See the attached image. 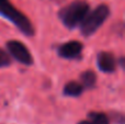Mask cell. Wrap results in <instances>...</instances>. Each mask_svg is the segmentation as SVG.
<instances>
[{
    "mask_svg": "<svg viewBox=\"0 0 125 124\" xmlns=\"http://www.w3.org/2000/svg\"><path fill=\"white\" fill-rule=\"evenodd\" d=\"M89 10H90L89 4L86 1L76 0L62 9L59 12V18L66 26L75 28V26L81 24L86 15L88 14Z\"/></svg>",
    "mask_w": 125,
    "mask_h": 124,
    "instance_id": "1",
    "label": "cell"
},
{
    "mask_svg": "<svg viewBox=\"0 0 125 124\" xmlns=\"http://www.w3.org/2000/svg\"><path fill=\"white\" fill-rule=\"evenodd\" d=\"M0 14L3 15L8 20H10L25 35H29V36L33 35L34 29H33V25L30 22V20L21 11L18 10L13 4H11L8 0L0 1Z\"/></svg>",
    "mask_w": 125,
    "mask_h": 124,
    "instance_id": "2",
    "label": "cell"
},
{
    "mask_svg": "<svg viewBox=\"0 0 125 124\" xmlns=\"http://www.w3.org/2000/svg\"><path fill=\"white\" fill-rule=\"evenodd\" d=\"M109 14H110V9L106 4H100L94 10L89 11L80 24V29L83 35L89 36L92 33H94L106 20Z\"/></svg>",
    "mask_w": 125,
    "mask_h": 124,
    "instance_id": "3",
    "label": "cell"
},
{
    "mask_svg": "<svg viewBox=\"0 0 125 124\" xmlns=\"http://www.w3.org/2000/svg\"><path fill=\"white\" fill-rule=\"evenodd\" d=\"M8 51L18 62L25 65H31L33 63V58L30 51L25 47L23 43L19 41H10L7 44Z\"/></svg>",
    "mask_w": 125,
    "mask_h": 124,
    "instance_id": "4",
    "label": "cell"
},
{
    "mask_svg": "<svg viewBox=\"0 0 125 124\" xmlns=\"http://www.w3.org/2000/svg\"><path fill=\"white\" fill-rule=\"evenodd\" d=\"M82 51V44L78 41H70L62 44L59 47L58 53L64 58H76Z\"/></svg>",
    "mask_w": 125,
    "mask_h": 124,
    "instance_id": "5",
    "label": "cell"
},
{
    "mask_svg": "<svg viewBox=\"0 0 125 124\" xmlns=\"http://www.w3.org/2000/svg\"><path fill=\"white\" fill-rule=\"evenodd\" d=\"M116 62L111 53L101 52L98 55V66L103 72H112L115 69Z\"/></svg>",
    "mask_w": 125,
    "mask_h": 124,
    "instance_id": "6",
    "label": "cell"
},
{
    "mask_svg": "<svg viewBox=\"0 0 125 124\" xmlns=\"http://www.w3.org/2000/svg\"><path fill=\"white\" fill-rule=\"evenodd\" d=\"M78 124H109V120L104 113L92 112V113H89L87 120L81 121Z\"/></svg>",
    "mask_w": 125,
    "mask_h": 124,
    "instance_id": "7",
    "label": "cell"
},
{
    "mask_svg": "<svg viewBox=\"0 0 125 124\" xmlns=\"http://www.w3.org/2000/svg\"><path fill=\"white\" fill-rule=\"evenodd\" d=\"M83 87L80 85L79 83L76 81H70L68 83L64 88V92L66 96H70V97H78L81 94Z\"/></svg>",
    "mask_w": 125,
    "mask_h": 124,
    "instance_id": "8",
    "label": "cell"
},
{
    "mask_svg": "<svg viewBox=\"0 0 125 124\" xmlns=\"http://www.w3.org/2000/svg\"><path fill=\"white\" fill-rule=\"evenodd\" d=\"M97 80V76L92 70H87V72H82L81 74V83H82V87H88L91 88L93 85L95 83Z\"/></svg>",
    "mask_w": 125,
    "mask_h": 124,
    "instance_id": "9",
    "label": "cell"
},
{
    "mask_svg": "<svg viewBox=\"0 0 125 124\" xmlns=\"http://www.w3.org/2000/svg\"><path fill=\"white\" fill-rule=\"evenodd\" d=\"M10 57H9L8 53H6L4 51L0 50V67L3 66H8L10 64Z\"/></svg>",
    "mask_w": 125,
    "mask_h": 124,
    "instance_id": "10",
    "label": "cell"
},
{
    "mask_svg": "<svg viewBox=\"0 0 125 124\" xmlns=\"http://www.w3.org/2000/svg\"><path fill=\"white\" fill-rule=\"evenodd\" d=\"M0 1H2V0H0Z\"/></svg>",
    "mask_w": 125,
    "mask_h": 124,
    "instance_id": "11",
    "label": "cell"
}]
</instances>
